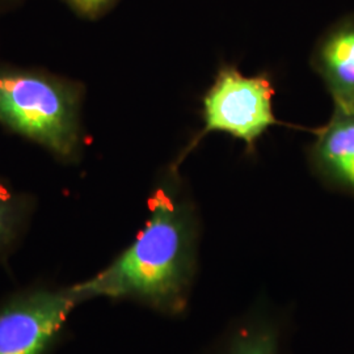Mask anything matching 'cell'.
I'll return each mask as SVG.
<instances>
[{
	"mask_svg": "<svg viewBox=\"0 0 354 354\" xmlns=\"http://www.w3.org/2000/svg\"><path fill=\"white\" fill-rule=\"evenodd\" d=\"M203 221L189 187L171 165L147 200L136 238L95 274L76 282L86 304H133L168 320L189 315L201 270Z\"/></svg>",
	"mask_w": 354,
	"mask_h": 354,
	"instance_id": "1",
	"label": "cell"
},
{
	"mask_svg": "<svg viewBox=\"0 0 354 354\" xmlns=\"http://www.w3.org/2000/svg\"><path fill=\"white\" fill-rule=\"evenodd\" d=\"M83 89L38 70L0 66V124L73 160L82 146Z\"/></svg>",
	"mask_w": 354,
	"mask_h": 354,
	"instance_id": "2",
	"label": "cell"
},
{
	"mask_svg": "<svg viewBox=\"0 0 354 354\" xmlns=\"http://www.w3.org/2000/svg\"><path fill=\"white\" fill-rule=\"evenodd\" d=\"M75 283L33 281L0 298V354H53L84 304Z\"/></svg>",
	"mask_w": 354,
	"mask_h": 354,
	"instance_id": "3",
	"label": "cell"
},
{
	"mask_svg": "<svg viewBox=\"0 0 354 354\" xmlns=\"http://www.w3.org/2000/svg\"><path fill=\"white\" fill-rule=\"evenodd\" d=\"M274 88L266 74L245 76L234 66H222L203 97V129L181 159L209 133H226L254 151L257 140L277 124L273 113ZM180 159V160H181Z\"/></svg>",
	"mask_w": 354,
	"mask_h": 354,
	"instance_id": "4",
	"label": "cell"
},
{
	"mask_svg": "<svg viewBox=\"0 0 354 354\" xmlns=\"http://www.w3.org/2000/svg\"><path fill=\"white\" fill-rule=\"evenodd\" d=\"M295 310L257 294L193 354H294Z\"/></svg>",
	"mask_w": 354,
	"mask_h": 354,
	"instance_id": "5",
	"label": "cell"
},
{
	"mask_svg": "<svg viewBox=\"0 0 354 354\" xmlns=\"http://www.w3.org/2000/svg\"><path fill=\"white\" fill-rule=\"evenodd\" d=\"M311 62L328 89L335 109L354 113V13L342 16L322 35Z\"/></svg>",
	"mask_w": 354,
	"mask_h": 354,
	"instance_id": "6",
	"label": "cell"
},
{
	"mask_svg": "<svg viewBox=\"0 0 354 354\" xmlns=\"http://www.w3.org/2000/svg\"><path fill=\"white\" fill-rule=\"evenodd\" d=\"M310 162L329 187L354 194V113L335 109L310 149Z\"/></svg>",
	"mask_w": 354,
	"mask_h": 354,
	"instance_id": "7",
	"label": "cell"
},
{
	"mask_svg": "<svg viewBox=\"0 0 354 354\" xmlns=\"http://www.w3.org/2000/svg\"><path fill=\"white\" fill-rule=\"evenodd\" d=\"M33 214V198L0 180V266H8L20 248Z\"/></svg>",
	"mask_w": 354,
	"mask_h": 354,
	"instance_id": "8",
	"label": "cell"
},
{
	"mask_svg": "<svg viewBox=\"0 0 354 354\" xmlns=\"http://www.w3.org/2000/svg\"><path fill=\"white\" fill-rule=\"evenodd\" d=\"M64 4L82 19L97 20L102 19L120 0H62Z\"/></svg>",
	"mask_w": 354,
	"mask_h": 354,
	"instance_id": "9",
	"label": "cell"
},
{
	"mask_svg": "<svg viewBox=\"0 0 354 354\" xmlns=\"http://www.w3.org/2000/svg\"><path fill=\"white\" fill-rule=\"evenodd\" d=\"M21 0H0V10H6V8H11L12 6L19 4Z\"/></svg>",
	"mask_w": 354,
	"mask_h": 354,
	"instance_id": "10",
	"label": "cell"
}]
</instances>
